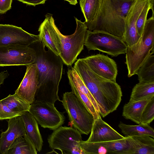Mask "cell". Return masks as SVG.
Here are the masks:
<instances>
[{
    "label": "cell",
    "instance_id": "1",
    "mask_svg": "<svg viewBox=\"0 0 154 154\" xmlns=\"http://www.w3.org/2000/svg\"><path fill=\"white\" fill-rule=\"evenodd\" d=\"M29 46L33 48L36 54L35 63L38 70L37 89L35 100L54 104L61 101L58 95L59 86L62 78L63 64L59 56L49 50L46 51L41 41Z\"/></svg>",
    "mask_w": 154,
    "mask_h": 154
},
{
    "label": "cell",
    "instance_id": "2",
    "mask_svg": "<svg viewBox=\"0 0 154 154\" xmlns=\"http://www.w3.org/2000/svg\"><path fill=\"white\" fill-rule=\"evenodd\" d=\"M73 68L96 100L101 116L104 117L116 109L122 95L121 87L116 82L96 74L82 58L75 63Z\"/></svg>",
    "mask_w": 154,
    "mask_h": 154
},
{
    "label": "cell",
    "instance_id": "3",
    "mask_svg": "<svg viewBox=\"0 0 154 154\" xmlns=\"http://www.w3.org/2000/svg\"><path fill=\"white\" fill-rule=\"evenodd\" d=\"M135 0H102L93 20L86 24L90 31L107 32L122 38L125 18Z\"/></svg>",
    "mask_w": 154,
    "mask_h": 154
},
{
    "label": "cell",
    "instance_id": "4",
    "mask_svg": "<svg viewBox=\"0 0 154 154\" xmlns=\"http://www.w3.org/2000/svg\"><path fill=\"white\" fill-rule=\"evenodd\" d=\"M154 14L147 19L142 33L137 42L128 47L125 64L128 76L136 74L141 65L151 54H154Z\"/></svg>",
    "mask_w": 154,
    "mask_h": 154
},
{
    "label": "cell",
    "instance_id": "5",
    "mask_svg": "<svg viewBox=\"0 0 154 154\" xmlns=\"http://www.w3.org/2000/svg\"><path fill=\"white\" fill-rule=\"evenodd\" d=\"M61 101L72 125L81 134H89L94 119L87 107L72 91L64 93Z\"/></svg>",
    "mask_w": 154,
    "mask_h": 154
},
{
    "label": "cell",
    "instance_id": "6",
    "mask_svg": "<svg viewBox=\"0 0 154 154\" xmlns=\"http://www.w3.org/2000/svg\"><path fill=\"white\" fill-rule=\"evenodd\" d=\"M76 27L74 33L69 35L62 34L54 24L61 44V51L59 56L63 63L71 66L84 49L87 27L85 22H83L75 17Z\"/></svg>",
    "mask_w": 154,
    "mask_h": 154
},
{
    "label": "cell",
    "instance_id": "7",
    "mask_svg": "<svg viewBox=\"0 0 154 154\" xmlns=\"http://www.w3.org/2000/svg\"><path fill=\"white\" fill-rule=\"evenodd\" d=\"M84 45L89 51L97 50L113 57L125 54L128 48L120 37L103 31L88 29Z\"/></svg>",
    "mask_w": 154,
    "mask_h": 154
},
{
    "label": "cell",
    "instance_id": "8",
    "mask_svg": "<svg viewBox=\"0 0 154 154\" xmlns=\"http://www.w3.org/2000/svg\"><path fill=\"white\" fill-rule=\"evenodd\" d=\"M81 134L74 128L61 126L49 135L48 141L53 150H59L62 154H85L79 143Z\"/></svg>",
    "mask_w": 154,
    "mask_h": 154
},
{
    "label": "cell",
    "instance_id": "9",
    "mask_svg": "<svg viewBox=\"0 0 154 154\" xmlns=\"http://www.w3.org/2000/svg\"><path fill=\"white\" fill-rule=\"evenodd\" d=\"M29 112L38 124L45 128L54 131L64 123L65 116L57 109L54 104L35 100L30 104Z\"/></svg>",
    "mask_w": 154,
    "mask_h": 154
},
{
    "label": "cell",
    "instance_id": "10",
    "mask_svg": "<svg viewBox=\"0 0 154 154\" xmlns=\"http://www.w3.org/2000/svg\"><path fill=\"white\" fill-rule=\"evenodd\" d=\"M35 50L29 46L11 44L0 46V66L26 65L34 63Z\"/></svg>",
    "mask_w": 154,
    "mask_h": 154
},
{
    "label": "cell",
    "instance_id": "11",
    "mask_svg": "<svg viewBox=\"0 0 154 154\" xmlns=\"http://www.w3.org/2000/svg\"><path fill=\"white\" fill-rule=\"evenodd\" d=\"M40 41L39 35L29 33L21 27L0 24V46L11 44L29 46Z\"/></svg>",
    "mask_w": 154,
    "mask_h": 154
},
{
    "label": "cell",
    "instance_id": "12",
    "mask_svg": "<svg viewBox=\"0 0 154 154\" xmlns=\"http://www.w3.org/2000/svg\"><path fill=\"white\" fill-rule=\"evenodd\" d=\"M125 137L122 139L103 142L82 140L79 143L85 154H128L129 146Z\"/></svg>",
    "mask_w": 154,
    "mask_h": 154
},
{
    "label": "cell",
    "instance_id": "13",
    "mask_svg": "<svg viewBox=\"0 0 154 154\" xmlns=\"http://www.w3.org/2000/svg\"><path fill=\"white\" fill-rule=\"evenodd\" d=\"M82 59L96 74L106 79L116 82L117 67L113 59L107 55L100 54L92 55Z\"/></svg>",
    "mask_w": 154,
    "mask_h": 154
},
{
    "label": "cell",
    "instance_id": "14",
    "mask_svg": "<svg viewBox=\"0 0 154 154\" xmlns=\"http://www.w3.org/2000/svg\"><path fill=\"white\" fill-rule=\"evenodd\" d=\"M26 72L15 93L31 104L35 100L38 84V70L35 63L26 65Z\"/></svg>",
    "mask_w": 154,
    "mask_h": 154
},
{
    "label": "cell",
    "instance_id": "15",
    "mask_svg": "<svg viewBox=\"0 0 154 154\" xmlns=\"http://www.w3.org/2000/svg\"><path fill=\"white\" fill-rule=\"evenodd\" d=\"M45 17L38 28L40 40L48 50L59 56L61 51V44L54 26V20L52 14L48 13Z\"/></svg>",
    "mask_w": 154,
    "mask_h": 154
},
{
    "label": "cell",
    "instance_id": "16",
    "mask_svg": "<svg viewBox=\"0 0 154 154\" xmlns=\"http://www.w3.org/2000/svg\"><path fill=\"white\" fill-rule=\"evenodd\" d=\"M147 0H135L125 18V32L122 38L128 47L136 43L140 36L137 32V18Z\"/></svg>",
    "mask_w": 154,
    "mask_h": 154
},
{
    "label": "cell",
    "instance_id": "17",
    "mask_svg": "<svg viewBox=\"0 0 154 154\" xmlns=\"http://www.w3.org/2000/svg\"><path fill=\"white\" fill-rule=\"evenodd\" d=\"M8 119V129L0 134V153L2 154H6L17 138L26 134L24 123L21 116Z\"/></svg>",
    "mask_w": 154,
    "mask_h": 154
},
{
    "label": "cell",
    "instance_id": "18",
    "mask_svg": "<svg viewBox=\"0 0 154 154\" xmlns=\"http://www.w3.org/2000/svg\"><path fill=\"white\" fill-rule=\"evenodd\" d=\"M125 137L103 121L100 115L94 120L90 135L86 141L103 142L117 140Z\"/></svg>",
    "mask_w": 154,
    "mask_h": 154
},
{
    "label": "cell",
    "instance_id": "19",
    "mask_svg": "<svg viewBox=\"0 0 154 154\" xmlns=\"http://www.w3.org/2000/svg\"><path fill=\"white\" fill-rule=\"evenodd\" d=\"M128 154H154V140L146 135L126 137Z\"/></svg>",
    "mask_w": 154,
    "mask_h": 154
},
{
    "label": "cell",
    "instance_id": "20",
    "mask_svg": "<svg viewBox=\"0 0 154 154\" xmlns=\"http://www.w3.org/2000/svg\"><path fill=\"white\" fill-rule=\"evenodd\" d=\"M21 116L26 135L37 151L40 152L42 149L43 141L37 121L29 111L25 112Z\"/></svg>",
    "mask_w": 154,
    "mask_h": 154
},
{
    "label": "cell",
    "instance_id": "21",
    "mask_svg": "<svg viewBox=\"0 0 154 154\" xmlns=\"http://www.w3.org/2000/svg\"><path fill=\"white\" fill-rule=\"evenodd\" d=\"M151 99L138 101L129 100L123 106L122 116L125 119H130L138 125L141 124L140 120L142 112Z\"/></svg>",
    "mask_w": 154,
    "mask_h": 154
},
{
    "label": "cell",
    "instance_id": "22",
    "mask_svg": "<svg viewBox=\"0 0 154 154\" xmlns=\"http://www.w3.org/2000/svg\"><path fill=\"white\" fill-rule=\"evenodd\" d=\"M37 150L27 135L17 138L6 154H37Z\"/></svg>",
    "mask_w": 154,
    "mask_h": 154
},
{
    "label": "cell",
    "instance_id": "23",
    "mask_svg": "<svg viewBox=\"0 0 154 154\" xmlns=\"http://www.w3.org/2000/svg\"><path fill=\"white\" fill-rule=\"evenodd\" d=\"M118 126L125 137L146 135L154 137V130L148 124L130 125L121 122Z\"/></svg>",
    "mask_w": 154,
    "mask_h": 154
},
{
    "label": "cell",
    "instance_id": "24",
    "mask_svg": "<svg viewBox=\"0 0 154 154\" xmlns=\"http://www.w3.org/2000/svg\"><path fill=\"white\" fill-rule=\"evenodd\" d=\"M136 74L139 83L154 82V55L150 54L137 70Z\"/></svg>",
    "mask_w": 154,
    "mask_h": 154
},
{
    "label": "cell",
    "instance_id": "25",
    "mask_svg": "<svg viewBox=\"0 0 154 154\" xmlns=\"http://www.w3.org/2000/svg\"><path fill=\"white\" fill-rule=\"evenodd\" d=\"M154 97V82L139 83L133 87L130 100L138 101Z\"/></svg>",
    "mask_w": 154,
    "mask_h": 154
},
{
    "label": "cell",
    "instance_id": "26",
    "mask_svg": "<svg viewBox=\"0 0 154 154\" xmlns=\"http://www.w3.org/2000/svg\"><path fill=\"white\" fill-rule=\"evenodd\" d=\"M3 103L6 105L13 112L21 115L29 111L30 104L19 97L16 94H9L1 100Z\"/></svg>",
    "mask_w": 154,
    "mask_h": 154
},
{
    "label": "cell",
    "instance_id": "27",
    "mask_svg": "<svg viewBox=\"0 0 154 154\" xmlns=\"http://www.w3.org/2000/svg\"><path fill=\"white\" fill-rule=\"evenodd\" d=\"M102 0H79L82 11L85 20L86 24L92 21L95 17Z\"/></svg>",
    "mask_w": 154,
    "mask_h": 154
},
{
    "label": "cell",
    "instance_id": "28",
    "mask_svg": "<svg viewBox=\"0 0 154 154\" xmlns=\"http://www.w3.org/2000/svg\"><path fill=\"white\" fill-rule=\"evenodd\" d=\"M153 4L154 0H147L137 18L136 24V29L138 35L140 36L142 33L150 9L152 10V14H154Z\"/></svg>",
    "mask_w": 154,
    "mask_h": 154
},
{
    "label": "cell",
    "instance_id": "29",
    "mask_svg": "<svg viewBox=\"0 0 154 154\" xmlns=\"http://www.w3.org/2000/svg\"><path fill=\"white\" fill-rule=\"evenodd\" d=\"M154 119V97L145 106L140 118L141 123L149 125Z\"/></svg>",
    "mask_w": 154,
    "mask_h": 154
},
{
    "label": "cell",
    "instance_id": "30",
    "mask_svg": "<svg viewBox=\"0 0 154 154\" xmlns=\"http://www.w3.org/2000/svg\"><path fill=\"white\" fill-rule=\"evenodd\" d=\"M21 116L12 110L0 100V120L9 119L13 117Z\"/></svg>",
    "mask_w": 154,
    "mask_h": 154
},
{
    "label": "cell",
    "instance_id": "31",
    "mask_svg": "<svg viewBox=\"0 0 154 154\" xmlns=\"http://www.w3.org/2000/svg\"><path fill=\"white\" fill-rule=\"evenodd\" d=\"M12 0H0V14L6 13L11 8Z\"/></svg>",
    "mask_w": 154,
    "mask_h": 154
},
{
    "label": "cell",
    "instance_id": "32",
    "mask_svg": "<svg viewBox=\"0 0 154 154\" xmlns=\"http://www.w3.org/2000/svg\"><path fill=\"white\" fill-rule=\"evenodd\" d=\"M27 5L35 6L45 3L46 0H17Z\"/></svg>",
    "mask_w": 154,
    "mask_h": 154
},
{
    "label": "cell",
    "instance_id": "33",
    "mask_svg": "<svg viewBox=\"0 0 154 154\" xmlns=\"http://www.w3.org/2000/svg\"><path fill=\"white\" fill-rule=\"evenodd\" d=\"M9 75L7 71L2 72H0V88L1 84H3L4 80Z\"/></svg>",
    "mask_w": 154,
    "mask_h": 154
},
{
    "label": "cell",
    "instance_id": "34",
    "mask_svg": "<svg viewBox=\"0 0 154 154\" xmlns=\"http://www.w3.org/2000/svg\"><path fill=\"white\" fill-rule=\"evenodd\" d=\"M65 1H68L70 4L75 5L77 3V0H65Z\"/></svg>",
    "mask_w": 154,
    "mask_h": 154
}]
</instances>
